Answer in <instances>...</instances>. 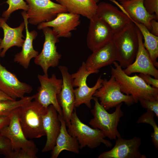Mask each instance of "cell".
<instances>
[{
	"instance_id": "obj_36",
	"label": "cell",
	"mask_w": 158,
	"mask_h": 158,
	"mask_svg": "<svg viewBox=\"0 0 158 158\" xmlns=\"http://www.w3.org/2000/svg\"><path fill=\"white\" fill-rule=\"evenodd\" d=\"M7 100H14V99L0 90V101Z\"/></svg>"
},
{
	"instance_id": "obj_29",
	"label": "cell",
	"mask_w": 158,
	"mask_h": 158,
	"mask_svg": "<svg viewBox=\"0 0 158 158\" xmlns=\"http://www.w3.org/2000/svg\"><path fill=\"white\" fill-rule=\"evenodd\" d=\"M5 2L8 5V7L3 12L2 16L7 20L14 11L22 9L26 12L28 9V5L24 0H7Z\"/></svg>"
},
{
	"instance_id": "obj_20",
	"label": "cell",
	"mask_w": 158,
	"mask_h": 158,
	"mask_svg": "<svg viewBox=\"0 0 158 158\" xmlns=\"http://www.w3.org/2000/svg\"><path fill=\"white\" fill-rule=\"evenodd\" d=\"M116 59V48L112 40L93 51L85 62V67L88 71H99L113 63Z\"/></svg>"
},
{
	"instance_id": "obj_31",
	"label": "cell",
	"mask_w": 158,
	"mask_h": 158,
	"mask_svg": "<svg viewBox=\"0 0 158 158\" xmlns=\"http://www.w3.org/2000/svg\"><path fill=\"white\" fill-rule=\"evenodd\" d=\"M139 102L143 108L153 112L156 117L158 118V100H152L142 99Z\"/></svg>"
},
{
	"instance_id": "obj_39",
	"label": "cell",
	"mask_w": 158,
	"mask_h": 158,
	"mask_svg": "<svg viewBox=\"0 0 158 158\" xmlns=\"http://www.w3.org/2000/svg\"><path fill=\"white\" fill-rule=\"evenodd\" d=\"M94 1L97 3L99 2V0H94Z\"/></svg>"
},
{
	"instance_id": "obj_27",
	"label": "cell",
	"mask_w": 158,
	"mask_h": 158,
	"mask_svg": "<svg viewBox=\"0 0 158 158\" xmlns=\"http://www.w3.org/2000/svg\"><path fill=\"white\" fill-rule=\"evenodd\" d=\"M34 98L33 95L24 96L18 100H7L0 101V117L8 116L13 110L32 101Z\"/></svg>"
},
{
	"instance_id": "obj_8",
	"label": "cell",
	"mask_w": 158,
	"mask_h": 158,
	"mask_svg": "<svg viewBox=\"0 0 158 158\" xmlns=\"http://www.w3.org/2000/svg\"><path fill=\"white\" fill-rule=\"evenodd\" d=\"M37 78L40 86L37 88V92L33 95L34 100L46 108L50 105H53L58 114L63 115L62 109L57 99V95L61 89L62 79L57 78L54 74L50 78L44 74H39Z\"/></svg>"
},
{
	"instance_id": "obj_18",
	"label": "cell",
	"mask_w": 158,
	"mask_h": 158,
	"mask_svg": "<svg viewBox=\"0 0 158 158\" xmlns=\"http://www.w3.org/2000/svg\"><path fill=\"white\" fill-rule=\"evenodd\" d=\"M96 15L109 25L114 34L132 21L122 11L111 4L104 1L97 5Z\"/></svg>"
},
{
	"instance_id": "obj_5",
	"label": "cell",
	"mask_w": 158,
	"mask_h": 158,
	"mask_svg": "<svg viewBox=\"0 0 158 158\" xmlns=\"http://www.w3.org/2000/svg\"><path fill=\"white\" fill-rule=\"evenodd\" d=\"M93 99L95 105L91 111L93 118L90 120L89 124L92 128L101 130L111 140H116L121 137L117 127L121 118L124 115L121 108L122 103L115 107L113 113H109L100 104L97 98L93 96Z\"/></svg>"
},
{
	"instance_id": "obj_21",
	"label": "cell",
	"mask_w": 158,
	"mask_h": 158,
	"mask_svg": "<svg viewBox=\"0 0 158 158\" xmlns=\"http://www.w3.org/2000/svg\"><path fill=\"white\" fill-rule=\"evenodd\" d=\"M43 123L47 141L42 152H45L53 150L61 129V123L58 114L53 105L48 107L43 117Z\"/></svg>"
},
{
	"instance_id": "obj_26",
	"label": "cell",
	"mask_w": 158,
	"mask_h": 158,
	"mask_svg": "<svg viewBox=\"0 0 158 158\" xmlns=\"http://www.w3.org/2000/svg\"><path fill=\"white\" fill-rule=\"evenodd\" d=\"M138 28L144 40V47L147 51L150 59L154 66L158 67V36L152 34L142 24L132 21Z\"/></svg>"
},
{
	"instance_id": "obj_35",
	"label": "cell",
	"mask_w": 158,
	"mask_h": 158,
	"mask_svg": "<svg viewBox=\"0 0 158 158\" xmlns=\"http://www.w3.org/2000/svg\"><path fill=\"white\" fill-rule=\"evenodd\" d=\"M10 118L9 116L0 117V130L8 126Z\"/></svg>"
},
{
	"instance_id": "obj_15",
	"label": "cell",
	"mask_w": 158,
	"mask_h": 158,
	"mask_svg": "<svg viewBox=\"0 0 158 158\" xmlns=\"http://www.w3.org/2000/svg\"><path fill=\"white\" fill-rule=\"evenodd\" d=\"M80 15L68 12H63L57 14L52 20L43 22L38 25L37 28L42 30L46 27H52L53 31L59 38H69L71 31L75 30L80 24Z\"/></svg>"
},
{
	"instance_id": "obj_28",
	"label": "cell",
	"mask_w": 158,
	"mask_h": 158,
	"mask_svg": "<svg viewBox=\"0 0 158 158\" xmlns=\"http://www.w3.org/2000/svg\"><path fill=\"white\" fill-rule=\"evenodd\" d=\"M154 113L147 110V111L138 118L137 123H146L150 125L153 127V132L151 133L152 141L156 149L158 150V126L154 120Z\"/></svg>"
},
{
	"instance_id": "obj_25",
	"label": "cell",
	"mask_w": 158,
	"mask_h": 158,
	"mask_svg": "<svg viewBox=\"0 0 158 158\" xmlns=\"http://www.w3.org/2000/svg\"><path fill=\"white\" fill-rule=\"evenodd\" d=\"M68 12L81 15L89 20L96 13L97 5L94 0H56Z\"/></svg>"
},
{
	"instance_id": "obj_6",
	"label": "cell",
	"mask_w": 158,
	"mask_h": 158,
	"mask_svg": "<svg viewBox=\"0 0 158 158\" xmlns=\"http://www.w3.org/2000/svg\"><path fill=\"white\" fill-rule=\"evenodd\" d=\"M68 132L77 140L80 149L86 147L92 149L97 148L101 143L107 148H111L112 144L106 140V137L100 130L91 128L83 123L78 117L75 109L71 116L70 125Z\"/></svg>"
},
{
	"instance_id": "obj_13",
	"label": "cell",
	"mask_w": 158,
	"mask_h": 158,
	"mask_svg": "<svg viewBox=\"0 0 158 158\" xmlns=\"http://www.w3.org/2000/svg\"><path fill=\"white\" fill-rule=\"evenodd\" d=\"M90 20L86 42L88 47L93 51L112 41L114 34L109 25L96 14Z\"/></svg>"
},
{
	"instance_id": "obj_12",
	"label": "cell",
	"mask_w": 158,
	"mask_h": 158,
	"mask_svg": "<svg viewBox=\"0 0 158 158\" xmlns=\"http://www.w3.org/2000/svg\"><path fill=\"white\" fill-rule=\"evenodd\" d=\"M58 67L62 75V83L61 91L57 95V99L62 109L66 126L68 127L70 125L71 116L75 107L73 78L66 66L61 65Z\"/></svg>"
},
{
	"instance_id": "obj_16",
	"label": "cell",
	"mask_w": 158,
	"mask_h": 158,
	"mask_svg": "<svg viewBox=\"0 0 158 158\" xmlns=\"http://www.w3.org/2000/svg\"><path fill=\"white\" fill-rule=\"evenodd\" d=\"M30 85L20 81L16 75L9 71L1 64L0 60V90L9 96L16 100L32 90Z\"/></svg>"
},
{
	"instance_id": "obj_9",
	"label": "cell",
	"mask_w": 158,
	"mask_h": 158,
	"mask_svg": "<svg viewBox=\"0 0 158 158\" xmlns=\"http://www.w3.org/2000/svg\"><path fill=\"white\" fill-rule=\"evenodd\" d=\"M93 96L100 100V104L107 110L123 102L128 106L135 103L131 95H125L121 91L119 83L112 75L109 80L103 79L101 87Z\"/></svg>"
},
{
	"instance_id": "obj_22",
	"label": "cell",
	"mask_w": 158,
	"mask_h": 158,
	"mask_svg": "<svg viewBox=\"0 0 158 158\" xmlns=\"http://www.w3.org/2000/svg\"><path fill=\"white\" fill-rule=\"evenodd\" d=\"M21 14L24 19L26 36L22 47V50L15 55L13 61L26 69L30 65L31 60L35 58L39 54L38 52L34 49L33 45V41L35 39L38 34L35 30L29 31V23L26 11H23Z\"/></svg>"
},
{
	"instance_id": "obj_38",
	"label": "cell",
	"mask_w": 158,
	"mask_h": 158,
	"mask_svg": "<svg viewBox=\"0 0 158 158\" xmlns=\"http://www.w3.org/2000/svg\"><path fill=\"white\" fill-rule=\"evenodd\" d=\"M0 18H1L0 17V28H1V24H0ZM2 39L0 38V44L1 43V41Z\"/></svg>"
},
{
	"instance_id": "obj_2",
	"label": "cell",
	"mask_w": 158,
	"mask_h": 158,
	"mask_svg": "<svg viewBox=\"0 0 158 158\" xmlns=\"http://www.w3.org/2000/svg\"><path fill=\"white\" fill-rule=\"evenodd\" d=\"M115 46L116 59L121 68H125L134 61L138 49L136 26L131 21L114 33L112 39Z\"/></svg>"
},
{
	"instance_id": "obj_24",
	"label": "cell",
	"mask_w": 158,
	"mask_h": 158,
	"mask_svg": "<svg viewBox=\"0 0 158 158\" xmlns=\"http://www.w3.org/2000/svg\"><path fill=\"white\" fill-rule=\"evenodd\" d=\"M61 123L60 133L56 139V144L51 150V158H57L63 150L78 154L80 147L77 139L68 133L66 128V122L63 115L58 114Z\"/></svg>"
},
{
	"instance_id": "obj_37",
	"label": "cell",
	"mask_w": 158,
	"mask_h": 158,
	"mask_svg": "<svg viewBox=\"0 0 158 158\" xmlns=\"http://www.w3.org/2000/svg\"><path fill=\"white\" fill-rule=\"evenodd\" d=\"M117 0L119 1L120 2H123L128 1L130 0Z\"/></svg>"
},
{
	"instance_id": "obj_30",
	"label": "cell",
	"mask_w": 158,
	"mask_h": 158,
	"mask_svg": "<svg viewBox=\"0 0 158 158\" xmlns=\"http://www.w3.org/2000/svg\"><path fill=\"white\" fill-rule=\"evenodd\" d=\"M13 152L9 140L0 133V154L11 158Z\"/></svg>"
},
{
	"instance_id": "obj_19",
	"label": "cell",
	"mask_w": 158,
	"mask_h": 158,
	"mask_svg": "<svg viewBox=\"0 0 158 158\" xmlns=\"http://www.w3.org/2000/svg\"><path fill=\"white\" fill-rule=\"evenodd\" d=\"M116 4L131 19L132 21L142 24L150 31V21L152 19L157 20L155 14L150 15L146 11L143 4L144 0H130L120 2L115 0H109Z\"/></svg>"
},
{
	"instance_id": "obj_33",
	"label": "cell",
	"mask_w": 158,
	"mask_h": 158,
	"mask_svg": "<svg viewBox=\"0 0 158 158\" xmlns=\"http://www.w3.org/2000/svg\"><path fill=\"white\" fill-rule=\"evenodd\" d=\"M145 82L152 87L158 89V79L152 78L150 75L140 73L138 75Z\"/></svg>"
},
{
	"instance_id": "obj_10",
	"label": "cell",
	"mask_w": 158,
	"mask_h": 158,
	"mask_svg": "<svg viewBox=\"0 0 158 158\" xmlns=\"http://www.w3.org/2000/svg\"><path fill=\"white\" fill-rule=\"evenodd\" d=\"M28 6L26 12L29 23L37 25L54 19L58 13L68 12L66 8L51 0H25Z\"/></svg>"
},
{
	"instance_id": "obj_11",
	"label": "cell",
	"mask_w": 158,
	"mask_h": 158,
	"mask_svg": "<svg viewBox=\"0 0 158 158\" xmlns=\"http://www.w3.org/2000/svg\"><path fill=\"white\" fill-rule=\"evenodd\" d=\"M45 37L42 50L34 60L35 63L41 68L45 74L48 75V70L50 67L57 66L61 55L57 50L56 44L59 42V38L50 27L42 29Z\"/></svg>"
},
{
	"instance_id": "obj_1",
	"label": "cell",
	"mask_w": 158,
	"mask_h": 158,
	"mask_svg": "<svg viewBox=\"0 0 158 158\" xmlns=\"http://www.w3.org/2000/svg\"><path fill=\"white\" fill-rule=\"evenodd\" d=\"M114 67H111V74L119 83L121 91L131 95L135 103L142 99L158 100V89L146 83L139 75L130 76L126 74L119 63H113Z\"/></svg>"
},
{
	"instance_id": "obj_40",
	"label": "cell",
	"mask_w": 158,
	"mask_h": 158,
	"mask_svg": "<svg viewBox=\"0 0 158 158\" xmlns=\"http://www.w3.org/2000/svg\"><path fill=\"white\" fill-rule=\"evenodd\" d=\"M0 52H1V51H0Z\"/></svg>"
},
{
	"instance_id": "obj_23",
	"label": "cell",
	"mask_w": 158,
	"mask_h": 158,
	"mask_svg": "<svg viewBox=\"0 0 158 158\" xmlns=\"http://www.w3.org/2000/svg\"><path fill=\"white\" fill-rule=\"evenodd\" d=\"M7 20L4 18H0L1 28L4 32V37L0 44V56L4 57L7 51L10 48L16 46L22 47L24 40L23 32L25 28L24 22L19 26L12 28L6 23Z\"/></svg>"
},
{
	"instance_id": "obj_4",
	"label": "cell",
	"mask_w": 158,
	"mask_h": 158,
	"mask_svg": "<svg viewBox=\"0 0 158 158\" xmlns=\"http://www.w3.org/2000/svg\"><path fill=\"white\" fill-rule=\"evenodd\" d=\"M47 109L35 100L17 108L19 123L27 138H39L46 135L43 120Z\"/></svg>"
},
{
	"instance_id": "obj_34",
	"label": "cell",
	"mask_w": 158,
	"mask_h": 158,
	"mask_svg": "<svg viewBox=\"0 0 158 158\" xmlns=\"http://www.w3.org/2000/svg\"><path fill=\"white\" fill-rule=\"evenodd\" d=\"M151 30L150 32L153 35L158 36V23L157 20L152 19L150 21Z\"/></svg>"
},
{
	"instance_id": "obj_32",
	"label": "cell",
	"mask_w": 158,
	"mask_h": 158,
	"mask_svg": "<svg viewBox=\"0 0 158 158\" xmlns=\"http://www.w3.org/2000/svg\"><path fill=\"white\" fill-rule=\"evenodd\" d=\"M143 4L149 14H155L158 17V0H144Z\"/></svg>"
},
{
	"instance_id": "obj_3",
	"label": "cell",
	"mask_w": 158,
	"mask_h": 158,
	"mask_svg": "<svg viewBox=\"0 0 158 158\" xmlns=\"http://www.w3.org/2000/svg\"><path fill=\"white\" fill-rule=\"evenodd\" d=\"M9 124L0 133L10 140L16 158H36L38 149L34 142L25 136L19 123L17 108L8 116Z\"/></svg>"
},
{
	"instance_id": "obj_14",
	"label": "cell",
	"mask_w": 158,
	"mask_h": 158,
	"mask_svg": "<svg viewBox=\"0 0 158 158\" xmlns=\"http://www.w3.org/2000/svg\"><path fill=\"white\" fill-rule=\"evenodd\" d=\"M114 146L110 150L101 153L98 158H146L139 148L141 144V139L135 136L129 140L121 137L116 139Z\"/></svg>"
},
{
	"instance_id": "obj_17",
	"label": "cell",
	"mask_w": 158,
	"mask_h": 158,
	"mask_svg": "<svg viewBox=\"0 0 158 158\" xmlns=\"http://www.w3.org/2000/svg\"><path fill=\"white\" fill-rule=\"evenodd\" d=\"M136 30L139 41L138 51L133 62L123 71L128 75L138 73L148 74L158 79V70L152 63L147 51L144 47L142 34L137 26Z\"/></svg>"
},
{
	"instance_id": "obj_7",
	"label": "cell",
	"mask_w": 158,
	"mask_h": 158,
	"mask_svg": "<svg viewBox=\"0 0 158 158\" xmlns=\"http://www.w3.org/2000/svg\"><path fill=\"white\" fill-rule=\"evenodd\" d=\"M99 72V71H87L85 67V62L83 61L78 71L71 74L73 78V86L77 87L74 89L75 107H78L84 104L88 108H91V101L93 99V95L101 87L103 79L100 76L95 85L90 87L87 83V78L90 74L97 73Z\"/></svg>"
}]
</instances>
